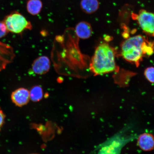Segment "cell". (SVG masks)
<instances>
[{"instance_id":"obj_7","label":"cell","mask_w":154,"mask_h":154,"mask_svg":"<svg viewBox=\"0 0 154 154\" xmlns=\"http://www.w3.org/2000/svg\"><path fill=\"white\" fill-rule=\"evenodd\" d=\"M11 99L15 105L22 106L26 105L30 99L29 91L26 88H19L12 92Z\"/></svg>"},{"instance_id":"obj_13","label":"cell","mask_w":154,"mask_h":154,"mask_svg":"<svg viewBox=\"0 0 154 154\" xmlns=\"http://www.w3.org/2000/svg\"><path fill=\"white\" fill-rule=\"evenodd\" d=\"M154 69L153 67H149L146 69L144 71V75L149 81L152 83H154Z\"/></svg>"},{"instance_id":"obj_16","label":"cell","mask_w":154,"mask_h":154,"mask_svg":"<svg viewBox=\"0 0 154 154\" xmlns=\"http://www.w3.org/2000/svg\"></svg>"},{"instance_id":"obj_5","label":"cell","mask_w":154,"mask_h":154,"mask_svg":"<svg viewBox=\"0 0 154 154\" xmlns=\"http://www.w3.org/2000/svg\"><path fill=\"white\" fill-rule=\"evenodd\" d=\"M134 19L137 21L143 31L149 35L153 36L154 16L153 13L140 9L138 14H134Z\"/></svg>"},{"instance_id":"obj_12","label":"cell","mask_w":154,"mask_h":154,"mask_svg":"<svg viewBox=\"0 0 154 154\" xmlns=\"http://www.w3.org/2000/svg\"><path fill=\"white\" fill-rule=\"evenodd\" d=\"M30 99L34 102H37L42 100L43 97V90L39 85L34 86L29 91Z\"/></svg>"},{"instance_id":"obj_11","label":"cell","mask_w":154,"mask_h":154,"mask_svg":"<svg viewBox=\"0 0 154 154\" xmlns=\"http://www.w3.org/2000/svg\"><path fill=\"white\" fill-rule=\"evenodd\" d=\"M43 7V3L41 0H28L27 2L26 10L29 14L34 16L41 12Z\"/></svg>"},{"instance_id":"obj_1","label":"cell","mask_w":154,"mask_h":154,"mask_svg":"<svg viewBox=\"0 0 154 154\" xmlns=\"http://www.w3.org/2000/svg\"><path fill=\"white\" fill-rule=\"evenodd\" d=\"M114 49L106 43L100 44L92 57L90 69L96 75L113 72L116 68Z\"/></svg>"},{"instance_id":"obj_8","label":"cell","mask_w":154,"mask_h":154,"mask_svg":"<svg viewBox=\"0 0 154 154\" xmlns=\"http://www.w3.org/2000/svg\"><path fill=\"white\" fill-rule=\"evenodd\" d=\"M137 144L140 149L144 151H150L153 149L154 137L149 133H144L138 137Z\"/></svg>"},{"instance_id":"obj_2","label":"cell","mask_w":154,"mask_h":154,"mask_svg":"<svg viewBox=\"0 0 154 154\" xmlns=\"http://www.w3.org/2000/svg\"><path fill=\"white\" fill-rule=\"evenodd\" d=\"M143 36L138 35L127 39L121 45V54L129 62L138 65L144 54H151V45H147Z\"/></svg>"},{"instance_id":"obj_10","label":"cell","mask_w":154,"mask_h":154,"mask_svg":"<svg viewBox=\"0 0 154 154\" xmlns=\"http://www.w3.org/2000/svg\"><path fill=\"white\" fill-rule=\"evenodd\" d=\"M99 7L98 0H81L80 1V8L87 14H93L99 9Z\"/></svg>"},{"instance_id":"obj_15","label":"cell","mask_w":154,"mask_h":154,"mask_svg":"<svg viewBox=\"0 0 154 154\" xmlns=\"http://www.w3.org/2000/svg\"><path fill=\"white\" fill-rule=\"evenodd\" d=\"M5 119V115L4 114L3 111L0 109V130L4 123Z\"/></svg>"},{"instance_id":"obj_4","label":"cell","mask_w":154,"mask_h":154,"mask_svg":"<svg viewBox=\"0 0 154 154\" xmlns=\"http://www.w3.org/2000/svg\"><path fill=\"white\" fill-rule=\"evenodd\" d=\"M132 138L123 133L115 135L102 146L98 154H120L123 147L132 140Z\"/></svg>"},{"instance_id":"obj_3","label":"cell","mask_w":154,"mask_h":154,"mask_svg":"<svg viewBox=\"0 0 154 154\" xmlns=\"http://www.w3.org/2000/svg\"><path fill=\"white\" fill-rule=\"evenodd\" d=\"M3 22L8 31L13 33L21 34L25 30H31L32 28L31 23L18 11H12L7 15Z\"/></svg>"},{"instance_id":"obj_14","label":"cell","mask_w":154,"mask_h":154,"mask_svg":"<svg viewBox=\"0 0 154 154\" xmlns=\"http://www.w3.org/2000/svg\"><path fill=\"white\" fill-rule=\"evenodd\" d=\"M8 32L4 23L0 21V38L5 37Z\"/></svg>"},{"instance_id":"obj_6","label":"cell","mask_w":154,"mask_h":154,"mask_svg":"<svg viewBox=\"0 0 154 154\" xmlns=\"http://www.w3.org/2000/svg\"><path fill=\"white\" fill-rule=\"evenodd\" d=\"M51 68V61L45 56L38 57L34 61L32 65V71L34 74L42 75L46 74Z\"/></svg>"},{"instance_id":"obj_9","label":"cell","mask_w":154,"mask_h":154,"mask_svg":"<svg viewBox=\"0 0 154 154\" xmlns=\"http://www.w3.org/2000/svg\"><path fill=\"white\" fill-rule=\"evenodd\" d=\"M75 31L78 37L85 39L91 37L92 30L91 25L89 23L83 21L76 24Z\"/></svg>"}]
</instances>
